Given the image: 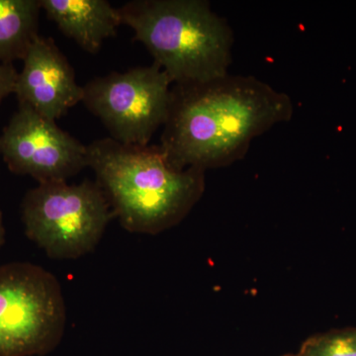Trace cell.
I'll return each instance as SVG.
<instances>
[{
  "instance_id": "3957f363",
  "label": "cell",
  "mask_w": 356,
  "mask_h": 356,
  "mask_svg": "<svg viewBox=\"0 0 356 356\" xmlns=\"http://www.w3.org/2000/svg\"><path fill=\"white\" fill-rule=\"evenodd\" d=\"M173 86L227 76L234 32L206 0H134L118 8Z\"/></svg>"
},
{
  "instance_id": "5b68a950",
  "label": "cell",
  "mask_w": 356,
  "mask_h": 356,
  "mask_svg": "<svg viewBox=\"0 0 356 356\" xmlns=\"http://www.w3.org/2000/svg\"><path fill=\"white\" fill-rule=\"evenodd\" d=\"M65 323L64 294L53 273L29 262L0 266V356L50 353Z\"/></svg>"
},
{
  "instance_id": "9c48e42d",
  "label": "cell",
  "mask_w": 356,
  "mask_h": 356,
  "mask_svg": "<svg viewBox=\"0 0 356 356\" xmlns=\"http://www.w3.org/2000/svg\"><path fill=\"white\" fill-rule=\"evenodd\" d=\"M58 30L88 53L95 54L105 40L116 36L120 13L106 0H39Z\"/></svg>"
},
{
  "instance_id": "7c38bea8",
  "label": "cell",
  "mask_w": 356,
  "mask_h": 356,
  "mask_svg": "<svg viewBox=\"0 0 356 356\" xmlns=\"http://www.w3.org/2000/svg\"><path fill=\"white\" fill-rule=\"evenodd\" d=\"M18 72L13 65L0 64V104L4 98L14 93Z\"/></svg>"
},
{
  "instance_id": "ba28073f",
  "label": "cell",
  "mask_w": 356,
  "mask_h": 356,
  "mask_svg": "<svg viewBox=\"0 0 356 356\" xmlns=\"http://www.w3.org/2000/svg\"><path fill=\"white\" fill-rule=\"evenodd\" d=\"M14 93L19 104L56 122L83 102V86L76 83L74 69L55 42L39 35L23 58Z\"/></svg>"
},
{
  "instance_id": "8fae6325",
  "label": "cell",
  "mask_w": 356,
  "mask_h": 356,
  "mask_svg": "<svg viewBox=\"0 0 356 356\" xmlns=\"http://www.w3.org/2000/svg\"><path fill=\"white\" fill-rule=\"evenodd\" d=\"M302 356H356V331L336 332L309 339Z\"/></svg>"
},
{
  "instance_id": "52a82bcc",
  "label": "cell",
  "mask_w": 356,
  "mask_h": 356,
  "mask_svg": "<svg viewBox=\"0 0 356 356\" xmlns=\"http://www.w3.org/2000/svg\"><path fill=\"white\" fill-rule=\"evenodd\" d=\"M0 154L11 172L39 184L67 181L88 168V147L25 104L2 131Z\"/></svg>"
},
{
  "instance_id": "6da1fadb",
  "label": "cell",
  "mask_w": 356,
  "mask_h": 356,
  "mask_svg": "<svg viewBox=\"0 0 356 356\" xmlns=\"http://www.w3.org/2000/svg\"><path fill=\"white\" fill-rule=\"evenodd\" d=\"M293 113L289 95L252 76L175 84L159 146L175 170L205 172L245 158L255 138Z\"/></svg>"
},
{
  "instance_id": "8992f818",
  "label": "cell",
  "mask_w": 356,
  "mask_h": 356,
  "mask_svg": "<svg viewBox=\"0 0 356 356\" xmlns=\"http://www.w3.org/2000/svg\"><path fill=\"white\" fill-rule=\"evenodd\" d=\"M172 84L165 70L153 63L93 79L83 86V102L112 139L147 146L168 119Z\"/></svg>"
},
{
  "instance_id": "4fadbf2b",
  "label": "cell",
  "mask_w": 356,
  "mask_h": 356,
  "mask_svg": "<svg viewBox=\"0 0 356 356\" xmlns=\"http://www.w3.org/2000/svg\"><path fill=\"white\" fill-rule=\"evenodd\" d=\"M4 238H6V229H4L3 219H2V214L0 212V248L3 245Z\"/></svg>"
},
{
  "instance_id": "5bb4252c",
  "label": "cell",
  "mask_w": 356,
  "mask_h": 356,
  "mask_svg": "<svg viewBox=\"0 0 356 356\" xmlns=\"http://www.w3.org/2000/svg\"><path fill=\"white\" fill-rule=\"evenodd\" d=\"M296 356H302L301 355H296Z\"/></svg>"
},
{
  "instance_id": "30bf717a",
  "label": "cell",
  "mask_w": 356,
  "mask_h": 356,
  "mask_svg": "<svg viewBox=\"0 0 356 356\" xmlns=\"http://www.w3.org/2000/svg\"><path fill=\"white\" fill-rule=\"evenodd\" d=\"M39 0H0V64L25 58L39 36Z\"/></svg>"
},
{
  "instance_id": "277c9868",
  "label": "cell",
  "mask_w": 356,
  "mask_h": 356,
  "mask_svg": "<svg viewBox=\"0 0 356 356\" xmlns=\"http://www.w3.org/2000/svg\"><path fill=\"white\" fill-rule=\"evenodd\" d=\"M25 234L53 259H76L97 247L113 212L96 181L46 182L21 204Z\"/></svg>"
},
{
  "instance_id": "7a4b0ae2",
  "label": "cell",
  "mask_w": 356,
  "mask_h": 356,
  "mask_svg": "<svg viewBox=\"0 0 356 356\" xmlns=\"http://www.w3.org/2000/svg\"><path fill=\"white\" fill-rule=\"evenodd\" d=\"M88 147V168L114 217L131 233L154 234L191 211L204 189L198 168L177 170L161 146H133L105 138Z\"/></svg>"
}]
</instances>
